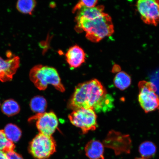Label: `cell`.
Here are the masks:
<instances>
[{
  "label": "cell",
  "mask_w": 159,
  "mask_h": 159,
  "mask_svg": "<svg viewBox=\"0 0 159 159\" xmlns=\"http://www.w3.org/2000/svg\"><path fill=\"white\" fill-rule=\"evenodd\" d=\"M114 83L117 88L124 90L130 85L131 79L126 73L123 71H119L115 76Z\"/></svg>",
  "instance_id": "obj_15"
},
{
  "label": "cell",
  "mask_w": 159,
  "mask_h": 159,
  "mask_svg": "<svg viewBox=\"0 0 159 159\" xmlns=\"http://www.w3.org/2000/svg\"><path fill=\"white\" fill-rule=\"evenodd\" d=\"M104 147L99 141L91 140L85 146V155L89 159H104Z\"/></svg>",
  "instance_id": "obj_11"
},
{
  "label": "cell",
  "mask_w": 159,
  "mask_h": 159,
  "mask_svg": "<svg viewBox=\"0 0 159 159\" xmlns=\"http://www.w3.org/2000/svg\"><path fill=\"white\" fill-rule=\"evenodd\" d=\"M136 7L145 23L156 25L159 23V1L140 0Z\"/></svg>",
  "instance_id": "obj_7"
},
{
  "label": "cell",
  "mask_w": 159,
  "mask_h": 159,
  "mask_svg": "<svg viewBox=\"0 0 159 159\" xmlns=\"http://www.w3.org/2000/svg\"><path fill=\"white\" fill-rule=\"evenodd\" d=\"M98 1L96 0L80 1L76 4L72 10V12L75 13L83 7H93L96 6Z\"/></svg>",
  "instance_id": "obj_20"
},
{
  "label": "cell",
  "mask_w": 159,
  "mask_h": 159,
  "mask_svg": "<svg viewBox=\"0 0 159 159\" xmlns=\"http://www.w3.org/2000/svg\"><path fill=\"white\" fill-rule=\"evenodd\" d=\"M67 63L71 68L80 67L85 62L86 55L83 49L77 45L70 48L65 55Z\"/></svg>",
  "instance_id": "obj_10"
},
{
  "label": "cell",
  "mask_w": 159,
  "mask_h": 159,
  "mask_svg": "<svg viewBox=\"0 0 159 159\" xmlns=\"http://www.w3.org/2000/svg\"><path fill=\"white\" fill-rule=\"evenodd\" d=\"M15 148L14 144L7 139L4 130H0V151L7 153L13 151Z\"/></svg>",
  "instance_id": "obj_19"
},
{
  "label": "cell",
  "mask_w": 159,
  "mask_h": 159,
  "mask_svg": "<svg viewBox=\"0 0 159 159\" xmlns=\"http://www.w3.org/2000/svg\"><path fill=\"white\" fill-rule=\"evenodd\" d=\"M158 109H159V107H158Z\"/></svg>",
  "instance_id": "obj_24"
},
{
  "label": "cell",
  "mask_w": 159,
  "mask_h": 159,
  "mask_svg": "<svg viewBox=\"0 0 159 159\" xmlns=\"http://www.w3.org/2000/svg\"><path fill=\"white\" fill-rule=\"evenodd\" d=\"M114 101L100 81L94 79L77 85L68 107L73 110L89 109L97 113L106 112L114 107Z\"/></svg>",
  "instance_id": "obj_1"
},
{
  "label": "cell",
  "mask_w": 159,
  "mask_h": 159,
  "mask_svg": "<svg viewBox=\"0 0 159 159\" xmlns=\"http://www.w3.org/2000/svg\"><path fill=\"white\" fill-rule=\"evenodd\" d=\"M2 110L5 115L12 116L17 114L20 112V108L18 103L13 99H9L3 102Z\"/></svg>",
  "instance_id": "obj_18"
},
{
  "label": "cell",
  "mask_w": 159,
  "mask_h": 159,
  "mask_svg": "<svg viewBox=\"0 0 159 159\" xmlns=\"http://www.w3.org/2000/svg\"><path fill=\"white\" fill-rule=\"evenodd\" d=\"M9 53L7 60L0 57V80L3 82L11 80L20 66L19 57L12 55L10 56Z\"/></svg>",
  "instance_id": "obj_9"
},
{
  "label": "cell",
  "mask_w": 159,
  "mask_h": 159,
  "mask_svg": "<svg viewBox=\"0 0 159 159\" xmlns=\"http://www.w3.org/2000/svg\"><path fill=\"white\" fill-rule=\"evenodd\" d=\"M138 100L145 112H152L159 105V98L157 94V89L152 82L142 81L139 83Z\"/></svg>",
  "instance_id": "obj_6"
},
{
  "label": "cell",
  "mask_w": 159,
  "mask_h": 159,
  "mask_svg": "<svg viewBox=\"0 0 159 159\" xmlns=\"http://www.w3.org/2000/svg\"><path fill=\"white\" fill-rule=\"evenodd\" d=\"M30 105L33 112L36 113L37 114H42L45 112L47 103L44 97L37 96L31 99Z\"/></svg>",
  "instance_id": "obj_14"
},
{
  "label": "cell",
  "mask_w": 159,
  "mask_h": 159,
  "mask_svg": "<svg viewBox=\"0 0 159 159\" xmlns=\"http://www.w3.org/2000/svg\"><path fill=\"white\" fill-rule=\"evenodd\" d=\"M0 159H8L7 153L0 151Z\"/></svg>",
  "instance_id": "obj_22"
},
{
  "label": "cell",
  "mask_w": 159,
  "mask_h": 159,
  "mask_svg": "<svg viewBox=\"0 0 159 159\" xmlns=\"http://www.w3.org/2000/svg\"><path fill=\"white\" fill-rule=\"evenodd\" d=\"M135 159H145L143 158H136Z\"/></svg>",
  "instance_id": "obj_23"
},
{
  "label": "cell",
  "mask_w": 159,
  "mask_h": 159,
  "mask_svg": "<svg viewBox=\"0 0 159 159\" xmlns=\"http://www.w3.org/2000/svg\"><path fill=\"white\" fill-rule=\"evenodd\" d=\"M8 159H23L20 155L14 151H11L7 152Z\"/></svg>",
  "instance_id": "obj_21"
},
{
  "label": "cell",
  "mask_w": 159,
  "mask_h": 159,
  "mask_svg": "<svg viewBox=\"0 0 159 159\" xmlns=\"http://www.w3.org/2000/svg\"><path fill=\"white\" fill-rule=\"evenodd\" d=\"M57 144L52 136L39 133L30 143L29 151L36 159H47L56 152Z\"/></svg>",
  "instance_id": "obj_4"
},
{
  "label": "cell",
  "mask_w": 159,
  "mask_h": 159,
  "mask_svg": "<svg viewBox=\"0 0 159 159\" xmlns=\"http://www.w3.org/2000/svg\"><path fill=\"white\" fill-rule=\"evenodd\" d=\"M30 79L35 86L40 90H45L49 84L57 90L64 92L65 88L57 70L53 67L38 65L31 69Z\"/></svg>",
  "instance_id": "obj_3"
},
{
  "label": "cell",
  "mask_w": 159,
  "mask_h": 159,
  "mask_svg": "<svg viewBox=\"0 0 159 159\" xmlns=\"http://www.w3.org/2000/svg\"><path fill=\"white\" fill-rule=\"evenodd\" d=\"M33 120H37L36 125L39 133L48 136H52L58 126V119L53 112L37 114L30 119Z\"/></svg>",
  "instance_id": "obj_8"
},
{
  "label": "cell",
  "mask_w": 159,
  "mask_h": 159,
  "mask_svg": "<svg viewBox=\"0 0 159 159\" xmlns=\"http://www.w3.org/2000/svg\"><path fill=\"white\" fill-rule=\"evenodd\" d=\"M139 152L142 158L150 159L156 155V146L152 142L146 141L143 142L140 145Z\"/></svg>",
  "instance_id": "obj_13"
},
{
  "label": "cell",
  "mask_w": 159,
  "mask_h": 159,
  "mask_svg": "<svg viewBox=\"0 0 159 159\" xmlns=\"http://www.w3.org/2000/svg\"><path fill=\"white\" fill-rule=\"evenodd\" d=\"M4 131L7 139L13 143L18 142L21 136L20 129L13 124L7 125Z\"/></svg>",
  "instance_id": "obj_16"
},
{
  "label": "cell",
  "mask_w": 159,
  "mask_h": 159,
  "mask_svg": "<svg viewBox=\"0 0 159 159\" xmlns=\"http://www.w3.org/2000/svg\"><path fill=\"white\" fill-rule=\"evenodd\" d=\"M75 21L77 31H84L86 38L93 42H98L114 32L112 19L110 16L104 13L94 19L79 18L75 19Z\"/></svg>",
  "instance_id": "obj_2"
},
{
  "label": "cell",
  "mask_w": 159,
  "mask_h": 159,
  "mask_svg": "<svg viewBox=\"0 0 159 159\" xmlns=\"http://www.w3.org/2000/svg\"><path fill=\"white\" fill-rule=\"evenodd\" d=\"M104 6L99 5L93 7H83L77 11L75 19L84 18L92 20L97 18L104 12Z\"/></svg>",
  "instance_id": "obj_12"
},
{
  "label": "cell",
  "mask_w": 159,
  "mask_h": 159,
  "mask_svg": "<svg viewBox=\"0 0 159 159\" xmlns=\"http://www.w3.org/2000/svg\"><path fill=\"white\" fill-rule=\"evenodd\" d=\"M36 5V1L34 0H19L16 3V8L21 13L32 15Z\"/></svg>",
  "instance_id": "obj_17"
},
{
  "label": "cell",
  "mask_w": 159,
  "mask_h": 159,
  "mask_svg": "<svg viewBox=\"0 0 159 159\" xmlns=\"http://www.w3.org/2000/svg\"><path fill=\"white\" fill-rule=\"evenodd\" d=\"M68 118L71 124L80 128L83 134L94 130L97 127V115L93 109L81 108L73 110Z\"/></svg>",
  "instance_id": "obj_5"
}]
</instances>
